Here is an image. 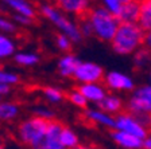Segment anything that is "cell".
Returning <instances> with one entry per match:
<instances>
[{"label": "cell", "mask_w": 151, "mask_h": 149, "mask_svg": "<svg viewBox=\"0 0 151 149\" xmlns=\"http://www.w3.org/2000/svg\"><path fill=\"white\" fill-rule=\"evenodd\" d=\"M145 30L138 23H120L111 41V47L119 55L135 54L145 42Z\"/></svg>", "instance_id": "obj_1"}, {"label": "cell", "mask_w": 151, "mask_h": 149, "mask_svg": "<svg viewBox=\"0 0 151 149\" xmlns=\"http://www.w3.org/2000/svg\"><path fill=\"white\" fill-rule=\"evenodd\" d=\"M85 18L88 19L92 26L93 36H96L101 42L111 43L120 26L119 19L99 4L92 7L85 15Z\"/></svg>", "instance_id": "obj_2"}, {"label": "cell", "mask_w": 151, "mask_h": 149, "mask_svg": "<svg viewBox=\"0 0 151 149\" xmlns=\"http://www.w3.org/2000/svg\"><path fill=\"white\" fill-rule=\"evenodd\" d=\"M39 12L51 24H54L60 30V34L66 35L73 43H81L82 42L84 36L80 31L78 22H73V19L69 15L63 14L60 8H57L53 4L45 3L39 7Z\"/></svg>", "instance_id": "obj_3"}, {"label": "cell", "mask_w": 151, "mask_h": 149, "mask_svg": "<svg viewBox=\"0 0 151 149\" xmlns=\"http://www.w3.org/2000/svg\"><path fill=\"white\" fill-rule=\"evenodd\" d=\"M49 128V121L32 115L23 120L16 128V138L26 146L34 149L42 141Z\"/></svg>", "instance_id": "obj_4"}, {"label": "cell", "mask_w": 151, "mask_h": 149, "mask_svg": "<svg viewBox=\"0 0 151 149\" xmlns=\"http://www.w3.org/2000/svg\"><path fill=\"white\" fill-rule=\"evenodd\" d=\"M115 129L129 133L145 141L148 137V130L135 118V115L128 112H122L115 115Z\"/></svg>", "instance_id": "obj_5"}, {"label": "cell", "mask_w": 151, "mask_h": 149, "mask_svg": "<svg viewBox=\"0 0 151 149\" xmlns=\"http://www.w3.org/2000/svg\"><path fill=\"white\" fill-rule=\"evenodd\" d=\"M104 77H105V73H104V68L100 65L94 62H84V61H81L73 78L80 85H82V83H103Z\"/></svg>", "instance_id": "obj_6"}, {"label": "cell", "mask_w": 151, "mask_h": 149, "mask_svg": "<svg viewBox=\"0 0 151 149\" xmlns=\"http://www.w3.org/2000/svg\"><path fill=\"white\" fill-rule=\"evenodd\" d=\"M127 112L131 114H140V113L151 114V85L136 89L127 103Z\"/></svg>", "instance_id": "obj_7"}, {"label": "cell", "mask_w": 151, "mask_h": 149, "mask_svg": "<svg viewBox=\"0 0 151 149\" xmlns=\"http://www.w3.org/2000/svg\"><path fill=\"white\" fill-rule=\"evenodd\" d=\"M93 1L94 0H54V6L66 15L81 19L93 7Z\"/></svg>", "instance_id": "obj_8"}, {"label": "cell", "mask_w": 151, "mask_h": 149, "mask_svg": "<svg viewBox=\"0 0 151 149\" xmlns=\"http://www.w3.org/2000/svg\"><path fill=\"white\" fill-rule=\"evenodd\" d=\"M63 128V124L61 121H50L49 128L42 138V141L35 146L34 149H65L61 143V130Z\"/></svg>", "instance_id": "obj_9"}, {"label": "cell", "mask_w": 151, "mask_h": 149, "mask_svg": "<svg viewBox=\"0 0 151 149\" xmlns=\"http://www.w3.org/2000/svg\"><path fill=\"white\" fill-rule=\"evenodd\" d=\"M103 85L107 89L113 91H131L135 87V83L132 81V78L120 71L105 73Z\"/></svg>", "instance_id": "obj_10"}, {"label": "cell", "mask_w": 151, "mask_h": 149, "mask_svg": "<svg viewBox=\"0 0 151 149\" xmlns=\"http://www.w3.org/2000/svg\"><path fill=\"white\" fill-rule=\"evenodd\" d=\"M84 118L93 125L107 128L109 130L115 129V117L100 110V109H85Z\"/></svg>", "instance_id": "obj_11"}, {"label": "cell", "mask_w": 151, "mask_h": 149, "mask_svg": "<svg viewBox=\"0 0 151 149\" xmlns=\"http://www.w3.org/2000/svg\"><path fill=\"white\" fill-rule=\"evenodd\" d=\"M77 89L86 98L88 102H93V103H97V105L108 96L107 87L104 86L103 83H82V85H78Z\"/></svg>", "instance_id": "obj_12"}, {"label": "cell", "mask_w": 151, "mask_h": 149, "mask_svg": "<svg viewBox=\"0 0 151 149\" xmlns=\"http://www.w3.org/2000/svg\"><path fill=\"white\" fill-rule=\"evenodd\" d=\"M111 138L115 141L119 146L124 149H143V140L138 138V137L132 136L126 132L117 130V129H112L109 132Z\"/></svg>", "instance_id": "obj_13"}, {"label": "cell", "mask_w": 151, "mask_h": 149, "mask_svg": "<svg viewBox=\"0 0 151 149\" xmlns=\"http://www.w3.org/2000/svg\"><path fill=\"white\" fill-rule=\"evenodd\" d=\"M81 61L74 54H63L57 63V68L61 77L63 78H73L76 74V70L80 66Z\"/></svg>", "instance_id": "obj_14"}, {"label": "cell", "mask_w": 151, "mask_h": 149, "mask_svg": "<svg viewBox=\"0 0 151 149\" xmlns=\"http://www.w3.org/2000/svg\"><path fill=\"white\" fill-rule=\"evenodd\" d=\"M3 3L14 14L27 16V18H31V19L37 18V14H38L37 8L28 0H3Z\"/></svg>", "instance_id": "obj_15"}, {"label": "cell", "mask_w": 151, "mask_h": 149, "mask_svg": "<svg viewBox=\"0 0 151 149\" xmlns=\"http://www.w3.org/2000/svg\"><path fill=\"white\" fill-rule=\"evenodd\" d=\"M140 15V4L139 0H132L122 8L120 14L117 15L120 23H138Z\"/></svg>", "instance_id": "obj_16"}, {"label": "cell", "mask_w": 151, "mask_h": 149, "mask_svg": "<svg viewBox=\"0 0 151 149\" xmlns=\"http://www.w3.org/2000/svg\"><path fill=\"white\" fill-rule=\"evenodd\" d=\"M99 109L115 117V115L120 114V113L123 112L124 102H123V99L120 98V97L113 96V94H108V96L99 103Z\"/></svg>", "instance_id": "obj_17"}, {"label": "cell", "mask_w": 151, "mask_h": 149, "mask_svg": "<svg viewBox=\"0 0 151 149\" xmlns=\"http://www.w3.org/2000/svg\"><path fill=\"white\" fill-rule=\"evenodd\" d=\"M20 106L14 101H1L0 102V122H11L19 117Z\"/></svg>", "instance_id": "obj_18"}, {"label": "cell", "mask_w": 151, "mask_h": 149, "mask_svg": "<svg viewBox=\"0 0 151 149\" xmlns=\"http://www.w3.org/2000/svg\"><path fill=\"white\" fill-rule=\"evenodd\" d=\"M16 51V42L7 34H0V61L14 58Z\"/></svg>", "instance_id": "obj_19"}, {"label": "cell", "mask_w": 151, "mask_h": 149, "mask_svg": "<svg viewBox=\"0 0 151 149\" xmlns=\"http://www.w3.org/2000/svg\"><path fill=\"white\" fill-rule=\"evenodd\" d=\"M14 61L19 66L32 67V66H37L38 63L41 62V56L38 55L37 53H32V51H18L14 55Z\"/></svg>", "instance_id": "obj_20"}, {"label": "cell", "mask_w": 151, "mask_h": 149, "mask_svg": "<svg viewBox=\"0 0 151 149\" xmlns=\"http://www.w3.org/2000/svg\"><path fill=\"white\" fill-rule=\"evenodd\" d=\"M140 4V15L138 24L145 31L151 28V0H139Z\"/></svg>", "instance_id": "obj_21"}, {"label": "cell", "mask_w": 151, "mask_h": 149, "mask_svg": "<svg viewBox=\"0 0 151 149\" xmlns=\"http://www.w3.org/2000/svg\"><path fill=\"white\" fill-rule=\"evenodd\" d=\"M61 143L65 149H73L80 145V138L74 130L63 125L62 130H61Z\"/></svg>", "instance_id": "obj_22"}, {"label": "cell", "mask_w": 151, "mask_h": 149, "mask_svg": "<svg viewBox=\"0 0 151 149\" xmlns=\"http://www.w3.org/2000/svg\"><path fill=\"white\" fill-rule=\"evenodd\" d=\"M97 1L99 6H101L103 8H105L107 11H109L112 15H115L117 18V15L120 14L123 7L127 3L132 1V0H97Z\"/></svg>", "instance_id": "obj_23"}, {"label": "cell", "mask_w": 151, "mask_h": 149, "mask_svg": "<svg viewBox=\"0 0 151 149\" xmlns=\"http://www.w3.org/2000/svg\"><path fill=\"white\" fill-rule=\"evenodd\" d=\"M43 97L49 101L50 103H60L63 101V98H65V94H63V91L61 90V89H58V87H54V86H46L43 87Z\"/></svg>", "instance_id": "obj_24"}, {"label": "cell", "mask_w": 151, "mask_h": 149, "mask_svg": "<svg viewBox=\"0 0 151 149\" xmlns=\"http://www.w3.org/2000/svg\"><path fill=\"white\" fill-rule=\"evenodd\" d=\"M151 62V51L147 48H139L135 54H134V63H135L136 68H143Z\"/></svg>", "instance_id": "obj_25"}, {"label": "cell", "mask_w": 151, "mask_h": 149, "mask_svg": "<svg viewBox=\"0 0 151 149\" xmlns=\"http://www.w3.org/2000/svg\"><path fill=\"white\" fill-rule=\"evenodd\" d=\"M66 98L69 99V102L72 103L73 106H76V108L86 109L88 101H86V98H85V97L80 93V90L77 89V87H76V89H73V90H70L69 93L66 94Z\"/></svg>", "instance_id": "obj_26"}, {"label": "cell", "mask_w": 151, "mask_h": 149, "mask_svg": "<svg viewBox=\"0 0 151 149\" xmlns=\"http://www.w3.org/2000/svg\"><path fill=\"white\" fill-rule=\"evenodd\" d=\"M20 82V77L16 74L15 71L11 70H4L0 68V83L1 85H8V86H15Z\"/></svg>", "instance_id": "obj_27"}, {"label": "cell", "mask_w": 151, "mask_h": 149, "mask_svg": "<svg viewBox=\"0 0 151 149\" xmlns=\"http://www.w3.org/2000/svg\"><path fill=\"white\" fill-rule=\"evenodd\" d=\"M16 24L11 20V19L6 18V16L0 15V34H15L16 32Z\"/></svg>", "instance_id": "obj_28"}, {"label": "cell", "mask_w": 151, "mask_h": 149, "mask_svg": "<svg viewBox=\"0 0 151 149\" xmlns=\"http://www.w3.org/2000/svg\"><path fill=\"white\" fill-rule=\"evenodd\" d=\"M34 115L43 118V120H46L49 122L55 120V112L51 110L50 108H47V106H37L34 109Z\"/></svg>", "instance_id": "obj_29"}, {"label": "cell", "mask_w": 151, "mask_h": 149, "mask_svg": "<svg viewBox=\"0 0 151 149\" xmlns=\"http://www.w3.org/2000/svg\"><path fill=\"white\" fill-rule=\"evenodd\" d=\"M55 46L63 51V53H69L70 50H72V46H73V42L70 41L69 38L63 34H58L55 36Z\"/></svg>", "instance_id": "obj_30"}, {"label": "cell", "mask_w": 151, "mask_h": 149, "mask_svg": "<svg viewBox=\"0 0 151 149\" xmlns=\"http://www.w3.org/2000/svg\"><path fill=\"white\" fill-rule=\"evenodd\" d=\"M80 22H78V26H80V31H81L82 36L84 38H91L93 36V30H92V26L91 23H89V20L86 18H81L78 19Z\"/></svg>", "instance_id": "obj_31"}, {"label": "cell", "mask_w": 151, "mask_h": 149, "mask_svg": "<svg viewBox=\"0 0 151 149\" xmlns=\"http://www.w3.org/2000/svg\"><path fill=\"white\" fill-rule=\"evenodd\" d=\"M12 22L15 23V24H20V26H30L34 23V19L27 18V16H23V15H18V14H14Z\"/></svg>", "instance_id": "obj_32"}, {"label": "cell", "mask_w": 151, "mask_h": 149, "mask_svg": "<svg viewBox=\"0 0 151 149\" xmlns=\"http://www.w3.org/2000/svg\"><path fill=\"white\" fill-rule=\"evenodd\" d=\"M143 47L151 51V28L145 32V42H143Z\"/></svg>", "instance_id": "obj_33"}, {"label": "cell", "mask_w": 151, "mask_h": 149, "mask_svg": "<svg viewBox=\"0 0 151 149\" xmlns=\"http://www.w3.org/2000/svg\"><path fill=\"white\" fill-rule=\"evenodd\" d=\"M11 87H12V86L0 83V96L4 97V96H7V94H9V93H11Z\"/></svg>", "instance_id": "obj_34"}, {"label": "cell", "mask_w": 151, "mask_h": 149, "mask_svg": "<svg viewBox=\"0 0 151 149\" xmlns=\"http://www.w3.org/2000/svg\"><path fill=\"white\" fill-rule=\"evenodd\" d=\"M143 149H151V134H148V137L143 141Z\"/></svg>", "instance_id": "obj_35"}, {"label": "cell", "mask_w": 151, "mask_h": 149, "mask_svg": "<svg viewBox=\"0 0 151 149\" xmlns=\"http://www.w3.org/2000/svg\"><path fill=\"white\" fill-rule=\"evenodd\" d=\"M0 149H4V145L1 144V141H0Z\"/></svg>", "instance_id": "obj_36"}, {"label": "cell", "mask_w": 151, "mask_h": 149, "mask_svg": "<svg viewBox=\"0 0 151 149\" xmlns=\"http://www.w3.org/2000/svg\"><path fill=\"white\" fill-rule=\"evenodd\" d=\"M1 98H3V97H1V96H0V102H1V101H3V99H1Z\"/></svg>", "instance_id": "obj_37"}, {"label": "cell", "mask_w": 151, "mask_h": 149, "mask_svg": "<svg viewBox=\"0 0 151 149\" xmlns=\"http://www.w3.org/2000/svg\"><path fill=\"white\" fill-rule=\"evenodd\" d=\"M150 82H151V73H150Z\"/></svg>", "instance_id": "obj_38"}, {"label": "cell", "mask_w": 151, "mask_h": 149, "mask_svg": "<svg viewBox=\"0 0 151 149\" xmlns=\"http://www.w3.org/2000/svg\"><path fill=\"white\" fill-rule=\"evenodd\" d=\"M96 149H99V148H96Z\"/></svg>", "instance_id": "obj_39"}]
</instances>
